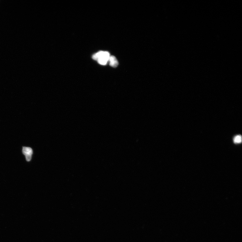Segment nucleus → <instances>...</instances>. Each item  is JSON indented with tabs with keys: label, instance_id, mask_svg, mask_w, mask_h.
<instances>
[{
	"label": "nucleus",
	"instance_id": "f257e3e1",
	"mask_svg": "<svg viewBox=\"0 0 242 242\" xmlns=\"http://www.w3.org/2000/svg\"><path fill=\"white\" fill-rule=\"evenodd\" d=\"M110 56L108 52L101 51L93 54L92 58L100 65H105L107 64Z\"/></svg>",
	"mask_w": 242,
	"mask_h": 242
},
{
	"label": "nucleus",
	"instance_id": "f03ea898",
	"mask_svg": "<svg viewBox=\"0 0 242 242\" xmlns=\"http://www.w3.org/2000/svg\"><path fill=\"white\" fill-rule=\"evenodd\" d=\"M22 153L25 156L27 162H30L32 161L33 154V151L32 148L29 147L22 146Z\"/></svg>",
	"mask_w": 242,
	"mask_h": 242
},
{
	"label": "nucleus",
	"instance_id": "7ed1b4c3",
	"mask_svg": "<svg viewBox=\"0 0 242 242\" xmlns=\"http://www.w3.org/2000/svg\"><path fill=\"white\" fill-rule=\"evenodd\" d=\"M109 65L113 67H116L119 65V62L116 58L113 56H110L109 61Z\"/></svg>",
	"mask_w": 242,
	"mask_h": 242
},
{
	"label": "nucleus",
	"instance_id": "20e7f679",
	"mask_svg": "<svg viewBox=\"0 0 242 242\" xmlns=\"http://www.w3.org/2000/svg\"><path fill=\"white\" fill-rule=\"evenodd\" d=\"M234 141L236 143H240L242 141V137L240 135H237L235 136L234 139Z\"/></svg>",
	"mask_w": 242,
	"mask_h": 242
}]
</instances>
